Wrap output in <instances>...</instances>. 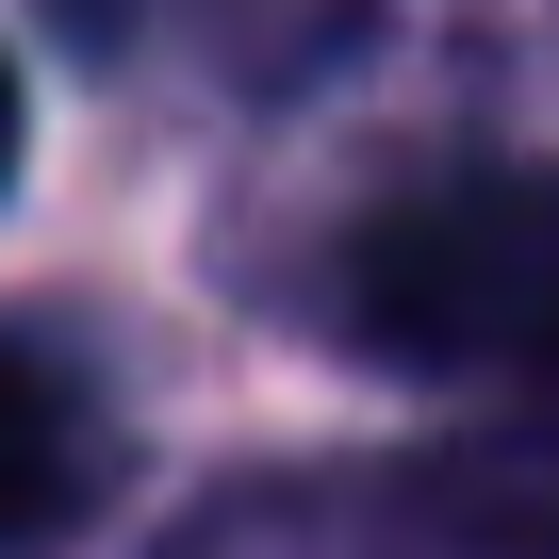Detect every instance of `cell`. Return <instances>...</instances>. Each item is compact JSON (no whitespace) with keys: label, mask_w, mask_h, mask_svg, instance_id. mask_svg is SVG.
Here are the masks:
<instances>
[{"label":"cell","mask_w":559,"mask_h":559,"mask_svg":"<svg viewBox=\"0 0 559 559\" xmlns=\"http://www.w3.org/2000/svg\"><path fill=\"white\" fill-rule=\"evenodd\" d=\"M116 477H132L116 395H99L83 362H50V346H17V330H0V559L83 543Z\"/></svg>","instance_id":"obj_3"},{"label":"cell","mask_w":559,"mask_h":559,"mask_svg":"<svg viewBox=\"0 0 559 559\" xmlns=\"http://www.w3.org/2000/svg\"><path fill=\"white\" fill-rule=\"evenodd\" d=\"M330 330L461 395V461L559 510V165H444L330 247Z\"/></svg>","instance_id":"obj_1"},{"label":"cell","mask_w":559,"mask_h":559,"mask_svg":"<svg viewBox=\"0 0 559 559\" xmlns=\"http://www.w3.org/2000/svg\"><path fill=\"white\" fill-rule=\"evenodd\" d=\"M17 132H34V99H17V67H0V198H17Z\"/></svg>","instance_id":"obj_4"},{"label":"cell","mask_w":559,"mask_h":559,"mask_svg":"<svg viewBox=\"0 0 559 559\" xmlns=\"http://www.w3.org/2000/svg\"><path fill=\"white\" fill-rule=\"evenodd\" d=\"M181 559H559V510L444 444V461H330V477H263V493H230Z\"/></svg>","instance_id":"obj_2"}]
</instances>
